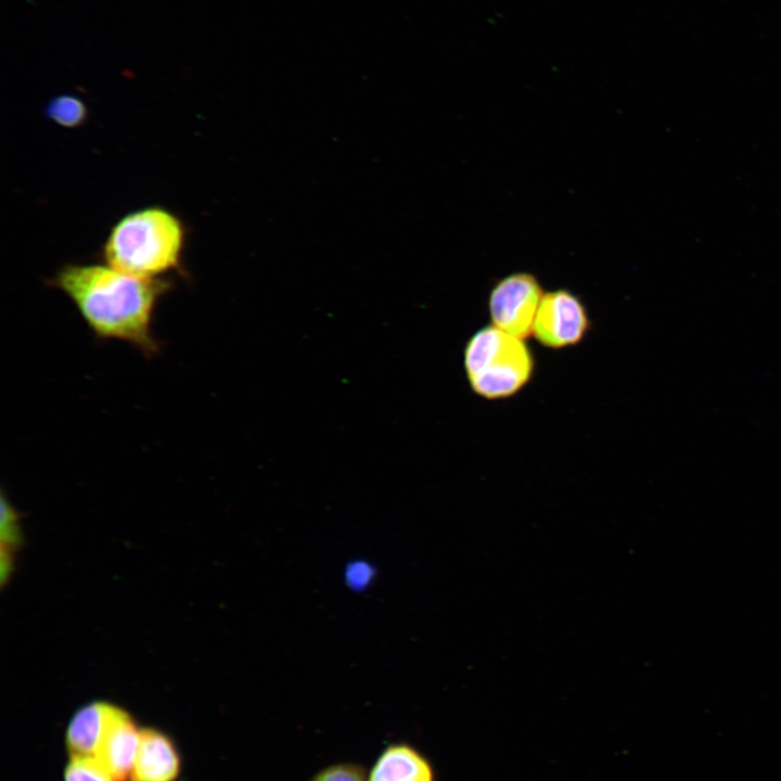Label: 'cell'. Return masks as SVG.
<instances>
[{
    "label": "cell",
    "mask_w": 781,
    "mask_h": 781,
    "mask_svg": "<svg viewBox=\"0 0 781 781\" xmlns=\"http://www.w3.org/2000/svg\"><path fill=\"white\" fill-rule=\"evenodd\" d=\"M50 284L71 299L97 337L127 342L146 356L158 351L153 313L169 280L138 278L107 264H66Z\"/></svg>",
    "instance_id": "1"
},
{
    "label": "cell",
    "mask_w": 781,
    "mask_h": 781,
    "mask_svg": "<svg viewBox=\"0 0 781 781\" xmlns=\"http://www.w3.org/2000/svg\"><path fill=\"white\" fill-rule=\"evenodd\" d=\"M187 230L171 210L154 205L119 218L108 232L102 257L105 264L130 276L164 278L181 270Z\"/></svg>",
    "instance_id": "2"
},
{
    "label": "cell",
    "mask_w": 781,
    "mask_h": 781,
    "mask_svg": "<svg viewBox=\"0 0 781 781\" xmlns=\"http://www.w3.org/2000/svg\"><path fill=\"white\" fill-rule=\"evenodd\" d=\"M463 356L472 390L490 400L515 395L530 381L534 371V358L525 340L492 324L469 338Z\"/></svg>",
    "instance_id": "3"
},
{
    "label": "cell",
    "mask_w": 781,
    "mask_h": 781,
    "mask_svg": "<svg viewBox=\"0 0 781 781\" xmlns=\"http://www.w3.org/2000/svg\"><path fill=\"white\" fill-rule=\"evenodd\" d=\"M543 293L539 280L532 272L516 271L499 279L488 297L491 324L525 340L532 335Z\"/></svg>",
    "instance_id": "4"
},
{
    "label": "cell",
    "mask_w": 781,
    "mask_h": 781,
    "mask_svg": "<svg viewBox=\"0 0 781 781\" xmlns=\"http://www.w3.org/2000/svg\"><path fill=\"white\" fill-rule=\"evenodd\" d=\"M590 328L580 298L566 289L543 293L532 335L543 347L561 349L582 341Z\"/></svg>",
    "instance_id": "5"
},
{
    "label": "cell",
    "mask_w": 781,
    "mask_h": 781,
    "mask_svg": "<svg viewBox=\"0 0 781 781\" xmlns=\"http://www.w3.org/2000/svg\"><path fill=\"white\" fill-rule=\"evenodd\" d=\"M140 735L130 715L114 705L95 757L116 781H129Z\"/></svg>",
    "instance_id": "6"
},
{
    "label": "cell",
    "mask_w": 781,
    "mask_h": 781,
    "mask_svg": "<svg viewBox=\"0 0 781 781\" xmlns=\"http://www.w3.org/2000/svg\"><path fill=\"white\" fill-rule=\"evenodd\" d=\"M180 771L179 753L165 733L142 729L129 781H175Z\"/></svg>",
    "instance_id": "7"
},
{
    "label": "cell",
    "mask_w": 781,
    "mask_h": 781,
    "mask_svg": "<svg viewBox=\"0 0 781 781\" xmlns=\"http://www.w3.org/2000/svg\"><path fill=\"white\" fill-rule=\"evenodd\" d=\"M367 781H435L430 761L405 743L388 745L372 766Z\"/></svg>",
    "instance_id": "8"
},
{
    "label": "cell",
    "mask_w": 781,
    "mask_h": 781,
    "mask_svg": "<svg viewBox=\"0 0 781 781\" xmlns=\"http://www.w3.org/2000/svg\"><path fill=\"white\" fill-rule=\"evenodd\" d=\"M113 706L105 702H93L73 715L65 734L71 756H95Z\"/></svg>",
    "instance_id": "9"
},
{
    "label": "cell",
    "mask_w": 781,
    "mask_h": 781,
    "mask_svg": "<svg viewBox=\"0 0 781 781\" xmlns=\"http://www.w3.org/2000/svg\"><path fill=\"white\" fill-rule=\"evenodd\" d=\"M46 116L64 128H77L88 118L86 103L73 94H60L52 98L44 107Z\"/></svg>",
    "instance_id": "10"
},
{
    "label": "cell",
    "mask_w": 781,
    "mask_h": 781,
    "mask_svg": "<svg viewBox=\"0 0 781 781\" xmlns=\"http://www.w3.org/2000/svg\"><path fill=\"white\" fill-rule=\"evenodd\" d=\"M64 781H116L95 756H71Z\"/></svg>",
    "instance_id": "11"
},
{
    "label": "cell",
    "mask_w": 781,
    "mask_h": 781,
    "mask_svg": "<svg viewBox=\"0 0 781 781\" xmlns=\"http://www.w3.org/2000/svg\"><path fill=\"white\" fill-rule=\"evenodd\" d=\"M311 781H367L363 769L355 764H335L319 771Z\"/></svg>",
    "instance_id": "12"
},
{
    "label": "cell",
    "mask_w": 781,
    "mask_h": 781,
    "mask_svg": "<svg viewBox=\"0 0 781 781\" xmlns=\"http://www.w3.org/2000/svg\"><path fill=\"white\" fill-rule=\"evenodd\" d=\"M17 518L16 513L12 509L11 504L8 503L4 498L1 502V540L2 545L7 543V547H2L1 553L4 559H10V548L17 542Z\"/></svg>",
    "instance_id": "13"
}]
</instances>
